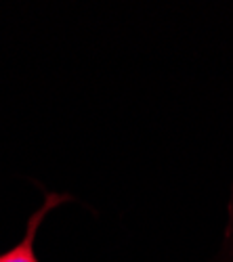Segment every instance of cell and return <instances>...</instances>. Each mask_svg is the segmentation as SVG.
I'll list each match as a JSON object with an SVG mask.
<instances>
[{
  "label": "cell",
  "instance_id": "obj_1",
  "mask_svg": "<svg viewBox=\"0 0 233 262\" xmlns=\"http://www.w3.org/2000/svg\"><path fill=\"white\" fill-rule=\"evenodd\" d=\"M66 202H72L70 195H63V193H47L45 198V204H42L28 221V227H26V233H24V239L11 248L9 252L0 254V262H38V256H36V250H34V242H36V233L40 229V223L45 221V216L57 208L59 204H66Z\"/></svg>",
  "mask_w": 233,
  "mask_h": 262
}]
</instances>
